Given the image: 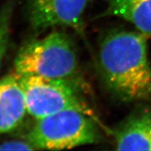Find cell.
<instances>
[{"instance_id":"1","label":"cell","mask_w":151,"mask_h":151,"mask_svg":"<svg viewBox=\"0 0 151 151\" xmlns=\"http://www.w3.org/2000/svg\"><path fill=\"white\" fill-rule=\"evenodd\" d=\"M147 36L116 29L104 36L99 46L98 65L109 91L122 101L148 99L151 96V65Z\"/></svg>"},{"instance_id":"2","label":"cell","mask_w":151,"mask_h":151,"mask_svg":"<svg viewBox=\"0 0 151 151\" xmlns=\"http://www.w3.org/2000/svg\"><path fill=\"white\" fill-rule=\"evenodd\" d=\"M78 60L71 37L55 31L33 39L19 49L14 60L15 73L76 81Z\"/></svg>"},{"instance_id":"3","label":"cell","mask_w":151,"mask_h":151,"mask_svg":"<svg viewBox=\"0 0 151 151\" xmlns=\"http://www.w3.org/2000/svg\"><path fill=\"white\" fill-rule=\"evenodd\" d=\"M95 120L76 110H66L37 119L26 134L36 150H65L99 140Z\"/></svg>"},{"instance_id":"4","label":"cell","mask_w":151,"mask_h":151,"mask_svg":"<svg viewBox=\"0 0 151 151\" xmlns=\"http://www.w3.org/2000/svg\"><path fill=\"white\" fill-rule=\"evenodd\" d=\"M16 76L23 91L27 113L36 119L60 111L76 110L98 121L81 93L78 81L39 76Z\"/></svg>"},{"instance_id":"5","label":"cell","mask_w":151,"mask_h":151,"mask_svg":"<svg viewBox=\"0 0 151 151\" xmlns=\"http://www.w3.org/2000/svg\"><path fill=\"white\" fill-rule=\"evenodd\" d=\"M90 0H29L28 18L34 30L68 27L82 34L84 15Z\"/></svg>"},{"instance_id":"6","label":"cell","mask_w":151,"mask_h":151,"mask_svg":"<svg viewBox=\"0 0 151 151\" xmlns=\"http://www.w3.org/2000/svg\"><path fill=\"white\" fill-rule=\"evenodd\" d=\"M118 150H151V109L134 111L112 132Z\"/></svg>"},{"instance_id":"7","label":"cell","mask_w":151,"mask_h":151,"mask_svg":"<svg viewBox=\"0 0 151 151\" xmlns=\"http://www.w3.org/2000/svg\"><path fill=\"white\" fill-rule=\"evenodd\" d=\"M23 91L16 73L0 79V134L18 127L27 113Z\"/></svg>"},{"instance_id":"8","label":"cell","mask_w":151,"mask_h":151,"mask_svg":"<svg viewBox=\"0 0 151 151\" xmlns=\"http://www.w3.org/2000/svg\"><path fill=\"white\" fill-rule=\"evenodd\" d=\"M110 16L124 19L141 33L151 35V0H107L101 16Z\"/></svg>"},{"instance_id":"9","label":"cell","mask_w":151,"mask_h":151,"mask_svg":"<svg viewBox=\"0 0 151 151\" xmlns=\"http://www.w3.org/2000/svg\"><path fill=\"white\" fill-rule=\"evenodd\" d=\"M15 5L14 0H9L0 9V66L9 46L11 19Z\"/></svg>"},{"instance_id":"10","label":"cell","mask_w":151,"mask_h":151,"mask_svg":"<svg viewBox=\"0 0 151 151\" xmlns=\"http://www.w3.org/2000/svg\"><path fill=\"white\" fill-rule=\"evenodd\" d=\"M36 150L28 141H9L0 143V150Z\"/></svg>"}]
</instances>
